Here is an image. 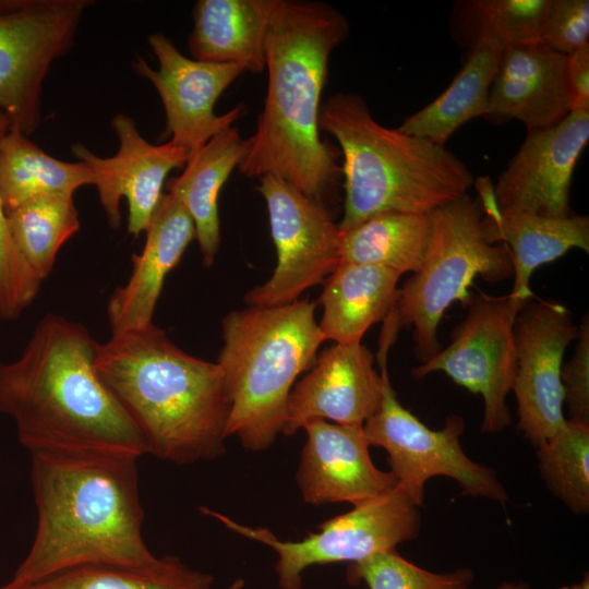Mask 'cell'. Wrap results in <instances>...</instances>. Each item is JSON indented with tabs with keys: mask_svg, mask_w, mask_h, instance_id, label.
Instances as JSON below:
<instances>
[{
	"mask_svg": "<svg viewBox=\"0 0 589 589\" xmlns=\"http://www.w3.org/2000/svg\"><path fill=\"white\" fill-rule=\"evenodd\" d=\"M522 303L509 296L471 292L466 316L454 328L452 341L411 374L417 380L443 372L484 400L483 433H498L510 424L506 398L516 374L514 321Z\"/></svg>",
	"mask_w": 589,
	"mask_h": 589,
	"instance_id": "cell-11",
	"label": "cell"
},
{
	"mask_svg": "<svg viewBox=\"0 0 589 589\" xmlns=\"http://www.w3.org/2000/svg\"><path fill=\"white\" fill-rule=\"evenodd\" d=\"M256 190L266 203L277 263L271 278L251 289L244 301L291 303L340 264V231L324 204L279 178L261 177Z\"/></svg>",
	"mask_w": 589,
	"mask_h": 589,
	"instance_id": "cell-12",
	"label": "cell"
},
{
	"mask_svg": "<svg viewBox=\"0 0 589 589\" xmlns=\"http://www.w3.org/2000/svg\"><path fill=\"white\" fill-rule=\"evenodd\" d=\"M308 299L249 305L221 321V369L230 414L227 437L253 452L267 449L283 432L297 377L310 369L325 341Z\"/></svg>",
	"mask_w": 589,
	"mask_h": 589,
	"instance_id": "cell-6",
	"label": "cell"
},
{
	"mask_svg": "<svg viewBox=\"0 0 589 589\" xmlns=\"http://www.w3.org/2000/svg\"><path fill=\"white\" fill-rule=\"evenodd\" d=\"M479 196L468 194L429 214L431 240L421 267L398 288L394 306L400 328L412 327L414 353L423 363L442 347L437 329L455 301L467 304L476 277L496 283L514 276L510 250L491 243Z\"/></svg>",
	"mask_w": 589,
	"mask_h": 589,
	"instance_id": "cell-7",
	"label": "cell"
},
{
	"mask_svg": "<svg viewBox=\"0 0 589 589\" xmlns=\"http://www.w3.org/2000/svg\"><path fill=\"white\" fill-rule=\"evenodd\" d=\"M95 370L148 454L189 465L226 453L230 402L220 366L183 351L154 322L98 344Z\"/></svg>",
	"mask_w": 589,
	"mask_h": 589,
	"instance_id": "cell-4",
	"label": "cell"
},
{
	"mask_svg": "<svg viewBox=\"0 0 589 589\" xmlns=\"http://www.w3.org/2000/svg\"><path fill=\"white\" fill-rule=\"evenodd\" d=\"M145 232L142 252L132 256L133 269L129 280L108 300L107 317L111 334L153 323L165 278L179 264L195 238L190 214L168 193L163 194Z\"/></svg>",
	"mask_w": 589,
	"mask_h": 589,
	"instance_id": "cell-20",
	"label": "cell"
},
{
	"mask_svg": "<svg viewBox=\"0 0 589 589\" xmlns=\"http://www.w3.org/2000/svg\"><path fill=\"white\" fill-rule=\"evenodd\" d=\"M572 358L562 365L564 404L573 422L589 425V316L586 312L578 326Z\"/></svg>",
	"mask_w": 589,
	"mask_h": 589,
	"instance_id": "cell-35",
	"label": "cell"
},
{
	"mask_svg": "<svg viewBox=\"0 0 589 589\" xmlns=\"http://www.w3.org/2000/svg\"><path fill=\"white\" fill-rule=\"evenodd\" d=\"M213 581L211 574L167 555L146 566L74 567L33 585V589H209Z\"/></svg>",
	"mask_w": 589,
	"mask_h": 589,
	"instance_id": "cell-29",
	"label": "cell"
},
{
	"mask_svg": "<svg viewBox=\"0 0 589 589\" xmlns=\"http://www.w3.org/2000/svg\"><path fill=\"white\" fill-rule=\"evenodd\" d=\"M473 577L468 567L448 573L426 570L404 558L396 550L375 553L351 563L347 569L350 584L364 581L369 589H469Z\"/></svg>",
	"mask_w": 589,
	"mask_h": 589,
	"instance_id": "cell-32",
	"label": "cell"
},
{
	"mask_svg": "<svg viewBox=\"0 0 589 589\" xmlns=\"http://www.w3.org/2000/svg\"><path fill=\"white\" fill-rule=\"evenodd\" d=\"M306 442L297 471L305 503L363 504L397 486L390 471L372 461L363 428L312 420L304 424Z\"/></svg>",
	"mask_w": 589,
	"mask_h": 589,
	"instance_id": "cell-18",
	"label": "cell"
},
{
	"mask_svg": "<svg viewBox=\"0 0 589 589\" xmlns=\"http://www.w3.org/2000/svg\"><path fill=\"white\" fill-rule=\"evenodd\" d=\"M494 589H528V585L524 581H505Z\"/></svg>",
	"mask_w": 589,
	"mask_h": 589,
	"instance_id": "cell-37",
	"label": "cell"
},
{
	"mask_svg": "<svg viewBox=\"0 0 589 589\" xmlns=\"http://www.w3.org/2000/svg\"><path fill=\"white\" fill-rule=\"evenodd\" d=\"M430 240L429 214L381 213L340 232V257L345 263L413 274L424 262Z\"/></svg>",
	"mask_w": 589,
	"mask_h": 589,
	"instance_id": "cell-27",
	"label": "cell"
},
{
	"mask_svg": "<svg viewBox=\"0 0 589 589\" xmlns=\"http://www.w3.org/2000/svg\"><path fill=\"white\" fill-rule=\"evenodd\" d=\"M97 347L83 324L47 313L21 356L0 362V412L14 421L31 453L148 454L95 370Z\"/></svg>",
	"mask_w": 589,
	"mask_h": 589,
	"instance_id": "cell-2",
	"label": "cell"
},
{
	"mask_svg": "<svg viewBox=\"0 0 589 589\" xmlns=\"http://www.w3.org/2000/svg\"><path fill=\"white\" fill-rule=\"evenodd\" d=\"M192 16L188 46L193 59L264 71L268 0H199Z\"/></svg>",
	"mask_w": 589,
	"mask_h": 589,
	"instance_id": "cell-23",
	"label": "cell"
},
{
	"mask_svg": "<svg viewBox=\"0 0 589 589\" xmlns=\"http://www.w3.org/2000/svg\"><path fill=\"white\" fill-rule=\"evenodd\" d=\"M588 141L589 110L570 111L553 127L529 131L493 187V207L500 214H574L572 179Z\"/></svg>",
	"mask_w": 589,
	"mask_h": 589,
	"instance_id": "cell-15",
	"label": "cell"
},
{
	"mask_svg": "<svg viewBox=\"0 0 589 589\" xmlns=\"http://www.w3.org/2000/svg\"><path fill=\"white\" fill-rule=\"evenodd\" d=\"M0 589H33V586L19 584L12 580L8 585L0 587Z\"/></svg>",
	"mask_w": 589,
	"mask_h": 589,
	"instance_id": "cell-39",
	"label": "cell"
},
{
	"mask_svg": "<svg viewBox=\"0 0 589 589\" xmlns=\"http://www.w3.org/2000/svg\"><path fill=\"white\" fill-rule=\"evenodd\" d=\"M381 399L382 378L374 369L373 353L361 341L335 342L292 387L281 433L291 436L316 419L363 426Z\"/></svg>",
	"mask_w": 589,
	"mask_h": 589,
	"instance_id": "cell-17",
	"label": "cell"
},
{
	"mask_svg": "<svg viewBox=\"0 0 589 589\" xmlns=\"http://www.w3.org/2000/svg\"><path fill=\"white\" fill-rule=\"evenodd\" d=\"M419 507L396 486L324 521L318 526V532H310L299 541H284L267 528L241 525L207 507L200 509L229 530L272 548L278 554L275 566L278 587L301 589L302 574L310 566L356 563L416 539L421 528Z\"/></svg>",
	"mask_w": 589,
	"mask_h": 589,
	"instance_id": "cell-9",
	"label": "cell"
},
{
	"mask_svg": "<svg viewBox=\"0 0 589 589\" xmlns=\"http://www.w3.org/2000/svg\"><path fill=\"white\" fill-rule=\"evenodd\" d=\"M588 0H549L540 28L542 43L569 56L588 43Z\"/></svg>",
	"mask_w": 589,
	"mask_h": 589,
	"instance_id": "cell-34",
	"label": "cell"
},
{
	"mask_svg": "<svg viewBox=\"0 0 589 589\" xmlns=\"http://www.w3.org/2000/svg\"><path fill=\"white\" fill-rule=\"evenodd\" d=\"M5 215L19 251L37 277L44 280L52 271L60 248L80 228L73 196L41 195Z\"/></svg>",
	"mask_w": 589,
	"mask_h": 589,
	"instance_id": "cell-28",
	"label": "cell"
},
{
	"mask_svg": "<svg viewBox=\"0 0 589 589\" xmlns=\"http://www.w3.org/2000/svg\"><path fill=\"white\" fill-rule=\"evenodd\" d=\"M318 128L336 139L344 157L340 232L381 213L430 214L474 183L445 146L380 124L358 94L330 96L321 106Z\"/></svg>",
	"mask_w": 589,
	"mask_h": 589,
	"instance_id": "cell-5",
	"label": "cell"
},
{
	"mask_svg": "<svg viewBox=\"0 0 589 589\" xmlns=\"http://www.w3.org/2000/svg\"><path fill=\"white\" fill-rule=\"evenodd\" d=\"M249 140L230 127L213 136L197 149L178 177L167 181L168 194L190 214L203 257L213 265L220 244L218 196L235 168L244 159Z\"/></svg>",
	"mask_w": 589,
	"mask_h": 589,
	"instance_id": "cell-22",
	"label": "cell"
},
{
	"mask_svg": "<svg viewBox=\"0 0 589 589\" xmlns=\"http://www.w3.org/2000/svg\"><path fill=\"white\" fill-rule=\"evenodd\" d=\"M567 83L572 111L589 110V44L567 56Z\"/></svg>",
	"mask_w": 589,
	"mask_h": 589,
	"instance_id": "cell-36",
	"label": "cell"
},
{
	"mask_svg": "<svg viewBox=\"0 0 589 589\" xmlns=\"http://www.w3.org/2000/svg\"><path fill=\"white\" fill-rule=\"evenodd\" d=\"M560 589H589V576L586 573L581 581L573 584L570 586H563Z\"/></svg>",
	"mask_w": 589,
	"mask_h": 589,
	"instance_id": "cell-38",
	"label": "cell"
},
{
	"mask_svg": "<svg viewBox=\"0 0 589 589\" xmlns=\"http://www.w3.org/2000/svg\"><path fill=\"white\" fill-rule=\"evenodd\" d=\"M578 326L562 303L534 296L516 313L514 338L518 430L538 448L566 422L561 381L563 357Z\"/></svg>",
	"mask_w": 589,
	"mask_h": 589,
	"instance_id": "cell-13",
	"label": "cell"
},
{
	"mask_svg": "<svg viewBox=\"0 0 589 589\" xmlns=\"http://www.w3.org/2000/svg\"><path fill=\"white\" fill-rule=\"evenodd\" d=\"M37 527L13 581L33 586L84 565L156 562L142 536L137 458L88 452H33Z\"/></svg>",
	"mask_w": 589,
	"mask_h": 589,
	"instance_id": "cell-3",
	"label": "cell"
},
{
	"mask_svg": "<svg viewBox=\"0 0 589 589\" xmlns=\"http://www.w3.org/2000/svg\"><path fill=\"white\" fill-rule=\"evenodd\" d=\"M549 0H476L465 3L473 31L472 45L485 43L502 50L540 40Z\"/></svg>",
	"mask_w": 589,
	"mask_h": 589,
	"instance_id": "cell-31",
	"label": "cell"
},
{
	"mask_svg": "<svg viewBox=\"0 0 589 589\" xmlns=\"http://www.w3.org/2000/svg\"><path fill=\"white\" fill-rule=\"evenodd\" d=\"M92 0H0V109L10 129L31 135L40 122L43 83L74 43Z\"/></svg>",
	"mask_w": 589,
	"mask_h": 589,
	"instance_id": "cell-10",
	"label": "cell"
},
{
	"mask_svg": "<svg viewBox=\"0 0 589 589\" xmlns=\"http://www.w3.org/2000/svg\"><path fill=\"white\" fill-rule=\"evenodd\" d=\"M95 182L88 165L53 158L19 130L10 129L0 141V200L5 214L41 195L73 196L79 188Z\"/></svg>",
	"mask_w": 589,
	"mask_h": 589,
	"instance_id": "cell-26",
	"label": "cell"
},
{
	"mask_svg": "<svg viewBox=\"0 0 589 589\" xmlns=\"http://www.w3.org/2000/svg\"><path fill=\"white\" fill-rule=\"evenodd\" d=\"M148 44L158 60V70L152 69L140 56L133 68L154 85L161 98L166 113L165 136L169 135L172 144L184 147L192 156L245 113L242 103L225 115L214 111L220 95L244 70L237 64L189 58L161 33L149 35Z\"/></svg>",
	"mask_w": 589,
	"mask_h": 589,
	"instance_id": "cell-14",
	"label": "cell"
},
{
	"mask_svg": "<svg viewBox=\"0 0 589 589\" xmlns=\"http://www.w3.org/2000/svg\"><path fill=\"white\" fill-rule=\"evenodd\" d=\"M348 34L347 19L329 4L268 0L267 92L241 175L279 178L325 205L342 170L340 151L320 136L321 96L332 51Z\"/></svg>",
	"mask_w": 589,
	"mask_h": 589,
	"instance_id": "cell-1",
	"label": "cell"
},
{
	"mask_svg": "<svg viewBox=\"0 0 589 589\" xmlns=\"http://www.w3.org/2000/svg\"><path fill=\"white\" fill-rule=\"evenodd\" d=\"M111 127L119 139L115 156L99 157L80 143L73 144L71 151L95 172V185L109 226L115 229L120 226V200L125 197L129 205L128 232L139 237L147 229L163 197L168 173L185 166L191 154L170 141L151 144L127 115H116Z\"/></svg>",
	"mask_w": 589,
	"mask_h": 589,
	"instance_id": "cell-16",
	"label": "cell"
},
{
	"mask_svg": "<svg viewBox=\"0 0 589 589\" xmlns=\"http://www.w3.org/2000/svg\"><path fill=\"white\" fill-rule=\"evenodd\" d=\"M397 335L392 327L383 326L376 354L382 399L362 426L368 442L387 452L397 486L418 506L423 503L425 483L435 476L456 480L462 495L485 497L504 506L508 494L496 471L472 460L461 447L465 421L460 416L452 414L441 430H432L398 401L387 373L388 350Z\"/></svg>",
	"mask_w": 589,
	"mask_h": 589,
	"instance_id": "cell-8",
	"label": "cell"
},
{
	"mask_svg": "<svg viewBox=\"0 0 589 589\" xmlns=\"http://www.w3.org/2000/svg\"><path fill=\"white\" fill-rule=\"evenodd\" d=\"M541 479L572 513H589V425L566 419L537 448Z\"/></svg>",
	"mask_w": 589,
	"mask_h": 589,
	"instance_id": "cell-30",
	"label": "cell"
},
{
	"mask_svg": "<svg viewBox=\"0 0 589 589\" xmlns=\"http://www.w3.org/2000/svg\"><path fill=\"white\" fill-rule=\"evenodd\" d=\"M504 50L485 43L471 52L450 85L433 101L408 117L397 129L445 146L468 121L484 117L489 92Z\"/></svg>",
	"mask_w": 589,
	"mask_h": 589,
	"instance_id": "cell-25",
	"label": "cell"
},
{
	"mask_svg": "<svg viewBox=\"0 0 589 589\" xmlns=\"http://www.w3.org/2000/svg\"><path fill=\"white\" fill-rule=\"evenodd\" d=\"M477 185L484 208L483 226L489 241L506 244L512 253L514 285L508 296L514 301L524 303L533 297L530 278L541 265L556 261L574 248L589 252L588 216L500 214L492 205V183L488 179H478Z\"/></svg>",
	"mask_w": 589,
	"mask_h": 589,
	"instance_id": "cell-21",
	"label": "cell"
},
{
	"mask_svg": "<svg viewBox=\"0 0 589 589\" xmlns=\"http://www.w3.org/2000/svg\"><path fill=\"white\" fill-rule=\"evenodd\" d=\"M570 111L567 56L542 41L503 51L484 119L494 123L515 119L529 132L553 127Z\"/></svg>",
	"mask_w": 589,
	"mask_h": 589,
	"instance_id": "cell-19",
	"label": "cell"
},
{
	"mask_svg": "<svg viewBox=\"0 0 589 589\" xmlns=\"http://www.w3.org/2000/svg\"><path fill=\"white\" fill-rule=\"evenodd\" d=\"M9 130V119L0 109V141ZM41 283L14 242L0 200V313L29 304L38 296Z\"/></svg>",
	"mask_w": 589,
	"mask_h": 589,
	"instance_id": "cell-33",
	"label": "cell"
},
{
	"mask_svg": "<svg viewBox=\"0 0 589 589\" xmlns=\"http://www.w3.org/2000/svg\"><path fill=\"white\" fill-rule=\"evenodd\" d=\"M400 276L376 265L341 262L320 297L323 316L318 326L325 340L361 341L364 333L394 309Z\"/></svg>",
	"mask_w": 589,
	"mask_h": 589,
	"instance_id": "cell-24",
	"label": "cell"
}]
</instances>
